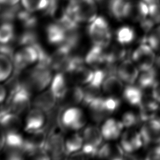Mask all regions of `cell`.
I'll list each match as a JSON object with an SVG mask.
<instances>
[{
	"instance_id": "cell-26",
	"label": "cell",
	"mask_w": 160,
	"mask_h": 160,
	"mask_svg": "<svg viewBox=\"0 0 160 160\" xmlns=\"http://www.w3.org/2000/svg\"><path fill=\"white\" fill-rule=\"evenodd\" d=\"M84 141L86 143L91 144L96 147L99 148L104 139L101 130L95 126L86 127L82 134Z\"/></svg>"
},
{
	"instance_id": "cell-25",
	"label": "cell",
	"mask_w": 160,
	"mask_h": 160,
	"mask_svg": "<svg viewBox=\"0 0 160 160\" xmlns=\"http://www.w3.org/2000/svg\"><path fill=\"white\" fill-rule=\"evenodd\" d=\"M24 141L25 139L18 131H7L6 132L4 147H5L6 151L16 150L22 151Z\"/></svg>"
},
{
	"instance_id": "cell-13",
	"label": "cell",
	"mask_w": 160,
	"mask_h": 160,
	"mask_svg": "<svg viewBox=\"0 0 160 160\" xmlns=\"http://www.w3.org/2000/svg\"><path fill=\"white\" fill-rule=\"evenodd\" d=\"M124 128L121 121L114 118L106 119L101 129L102 137L107 141H113L122 134Z\"/></svg>"
},
{
	"instance_id": "cell-18",
	"label": "cell",
	"mask_w": 160,
	"mask_h": 160,
	"mask_svg": "<svg viewBox=\"0 0 160 160\" xmlns=\"http://www.w3.org/2000/svg\"><path fill=\"white\" fill-rule=\"evenodd\" d=\"M123 99L130 105L138 106L144 96L143 89L138 85L127 84L122 92Z\"/></svg>"
},
{
	"instance_id": "cell-14",
	"label": "cell",
	"mask_w": 160,
	"mask_h": 160,
	"mask_svg": "<svg viewBox=\"0 0 160 160\" xmlns=\"http://www.w3.org/2000/svg\"><path fill=\"white\" fill-rule=\"evenodd\" d=\"M46 32L49 43L54 45H60L64 41L68 31L59 20L56 19L54 22L47 26Z\"/></svg>"
},
{
	"instance_id": "cell-1",
	"label": "cell",
	"mask_w": 160,
	"mask_h": 160,
	"mask_svg": "<svg viewBox=\"0 0 160 160\" xmlns=\"http://www.w3.org/2000/svg\"><path fill=\"white\" fill-rule=\"evenodd\" d=\"M96 0H69L66 14L78 24H89L98 16Z\"/></svg>"
},
{
	"instance_id": "cell-24",
	"label": "cell",
	"mask_w": 160,
	"mask_h": 160,
	"mask_svg": "<svg viewBox=\"0 0 160 160\" xmlns=\"http://www.w3.org/2000/svg\"><path fill=\"white\" fill-rule=\"evenodd\" d=\"M158 77V69L154 66L145 70L141 71L138 78V85L142 89L152 88L156 82Z\"/></svg>"
},
{
	"instance_id": "cell-44",
	"label": "cell",
	"mask_w": 160,
	"mask_h": 160,
	"mask_svg": "<svg viewBox=\"0 0 160 160\" xmlns=\"http://www.w3.org/2000/svg\"><path fill=\"white\" fill-rule=\"evenodd\" d=\"M6 96V90L5 88L0 85V104L3 102Z\"/></svg>"
},
{
	"instance_id": "cell-31",
	"label": "cell",
	"mask_w": 160,
	"mask_h": 160,
	"mask_svg": "<svg viewBox=\"0 0 160 160\" xmlns=\"http://www.w3.org/2000/svg\"><path fill=\"white\" fill-rule=\"evenodd\" d=\"M148 43L154 51L160 52V23L156 24L144 37L141 43Z\"/></svg>"
},
{
	"instance_id": "cell-37",
	"label": "cell",
	"mask_w": 160,
	"mask_h": 160,
	"mask_svg": "<svg viewBox=\"0 0 160 160\" xmlns=\"http://www.w3.org/2000/svg\"><path fill=\"white\" fill-rule=\"evenodd\" d=\"M15 32L12 22H0V42L9 43L14 38Z\"/></svg>"
},
{
	"instance_id": "cell-4",
	"label": "cell",
	"mask_w": 160,
	"mask_h": 160,
	"mask_svg": "<svg viewBox=\"0 0 160 160\" xmlns=\"http://www.w3.org/2000/svg\"><path fill=\"white\" fill-rule=\"evenodd\" d=\"M31 88L26 81H22L16 91L8 98L7 104L15 114L24 112L30 106Z\"/></svg>"
},
{
	"instance_id": "cell-2",
	"label": "cell",
	"mask_w": 160,
	"mask_h": 160,
	"mask_svg": "<svg viewBox=\"0 0 160 160\" xmlns=\"http://www.w3.org/2000/svg\"><path fill=\"white\" fill-rule=\"evenodd\" d=\"M149 6L144 0H122L118 20L141 23L149 17Z\"/></svg>"
},
{
	"instance_id": "cell-46",
	"label": "cell",
	"mask_w": 160,
	"mask_h": 160,
	"mask_svg": "<svg viewBox=\"0 0 160 160\" xmlns=\"http://www.w3.org/2000/svg\"><path fill=\"white\" fill-rule=\"evenodd\" d=\"M158 4L160 6V0H158Z\"/></svg>"
},
{
	"instance_id": "cell-43",
	"label": "cell",
	"mask_w": 160,
	"mask_h": 160,
	"mask_svg": "<svg viewBox=\"0 0 160 160\" xmlns=\"http://www.w3.org/2000/svg\"><path fill=\"white\" fill-rule=\"evenodd\" d=\"M20 1L21 0H0V6L1 8L12 6L19 4Z\"/></svg>"
},
{
	"instance_id": "cell-8",
	"label": "cell",
	"mask_w": 160,
	"mask_h": 160,
	"mask_svg": "<svg viewBox=\"0 0 160 160\" xmlns=\"http://www.w3.org/2000/svg\"><path fill=\"white\" fill-rule=\"evenodd\" d=\"M139 132L144 144L149 145L159 143L160 120L155 118L144 121Z\"/></svg>"
},
{
	"instance_id": "cell-22",
	"label": "cell",
	"mask_w": 160,
	"mask_h": 160,
	"mask_svg": "<svg viewBox=\"0 0 160 160\" xmlns=\"http://www.w3.org/2000/svg\"><path fill=\"white\" fill-rule=\"evenodd\" d=\"M72 50L64 43L59 45L55 52L51 55V67L52 69L59 71L62 64L71 55Z\"/></svg>"
},
{
	"instance_id": "cell-19",
	"label": "cell",
	"mask_w": 160,
	"mask_h": 160,
	"mask_svg": "<svg viewBox=\"0 0 160 160\" xmlns=\"http://www.w3.org/2000/svg\"><path fill=\"white\" fill-rule=\"evenodd\" d=\"M56 98L51 90L44 91L38 95L33 102L34 106L43 111L46 114L55 108Z\"/></svg>"
},
{
	"instance_id": "cell-16",
	"label": "cell",
	"mask_w": 160,
	"mask_h": 160,
	"mask_svg": "<svg viewBox=\"0 0 160 160\" xmlns=\"http://www.w3.org/2000/svg\"><path fill=\"white\" fill-rule=\"evenodd\" d=\"M104 48L93 44L87 52L84 60L86 64L95 68H99L106 62V51Z\"/></svg>"
},
{
	"instance_id": "cell-42",
	"label": "cell",
	"mask_w": 160,
	"mask_h": 160,
	"mask_svg": "<svg viewBox=\"0 0 160 160\" xmlns=\"http://www.w3.org/2000/svg\"><path fill=\"white\" fill-rule=\"evenodd\" d=\"M146 159H160V145L154 147L150 149L147 154Z\"/></svg>"
},
{
	"instance_id": "cell-5",
	"label": "cell",
	"mask_w": 160,
	"mask_h": 160,
	"mask_svg": "<svg viewBox=\"0 0 160 160\" xmlns=\"http://www.w3.org/2000/svg\"><path fill=\"white\" fill-rule=\"evenodd\" d=\"M52 68L46 65L37 63L30 71L26 80L31 89L42 91L52 81Z\"/></svg>"
},
{
	"instance_id": "cell-33",
	"label": "cell",
	"mask_w": 160,
	"mask_h": 160,
	"mask_svg": "<svg viewBox=\"0 0 160 160\" xmlns=\"http://www.w3.org/2000/svg\"><path fill=\"white\" fill-rule=\"evenodd\" d=\"M70 74L72 79L77 83L80 84H88L91 82L93 77L94 71L83 66Z\"/></svg>"
},
{
	"instance_id": "cell-20",
	"label": "cell",
	"mask_w": 160,
	"mask_h": 160,
	"mask_svg": "<svg viewBox=\"0 0 160 160\" xmlns=\"http://www.w3.org/2000/svg\"><path fill=\"white\" fill-rule=\"evenodd\" d=\"M102 91L108 96H117L122 92L124 89L123 82L117 75L107 76L102 84Z\"/></svg>"
},
{
	"instance_id": "cell-17",
	"label": "cell",
	"mask_w": 160,
	"mask_h": 160,
	"mask_svg": "<svg viewBox=\"0 0 160 160\" xmlns=\"http://www.w3.org/2000/svg\"><path fill=\"white\" fill-rule=\"evenodd\" d=\"M124 152L119 144L106 143L101 144L99 148L96 156L100 158L119 160L124 158Z\"/></svg>"
},
{
	"instance_id": "cell-45",
	"label": "cell",
	"mask_w": 160,
	"mask_h": 160,
	"mask_svg": "<svg viewBox=\"0 0 160 160\" xmlns=\"http://www.w3.org/2000/svg\"><path fill=\"white\" fill-rule=\"evenodd\" d=\"M155 64L156 69L159 71H160V56L156 58V61H155Z\"/></svg>"
},
{
	"instance_id": "cell-21",
	"label": "cell",
	"mask_w": 160,
	"mask_h": 160,
	"mask_svg": "<svg viewBox=\"0 0 160 160\" xmlns=\"http://www.w3.org/2000/svg\"><path fill=\"white\" fill-rule=\"evenodd\" d=\"M67 81L64 73L59 72L52 79L50 90L57 99L61 100L68 91Z\"/></svg>"
},
{
	"instance_id": "cell-10",
	"label": "cell",
	"mask_w": 160,
	"mask_h": 160,
	"mask_svg": "<svg viewBox=\"0 0 160 160\" xmlns=\"http://www.w3.org/2000/svg\"><path fill=\"white\" fill-rule=\"evenodd\" d=\"M65 141L62 134L54 128L50 131L46 142V148L52 158L59 159L65 154Z\"/></svg>"
},
{
	"instance_id": "cell-35",
	"label": "cell",
	"mask_w": 160,
	"mask_h": 160,
	"mask_svg": "<svg viewBox=\"0 0 160 160\" xmlns=\"http://www.w3.org/2000/svg\"><path fill=\"white\" fill-rule=\"evenodd\" d=\"M12 72V60L8 56L0 54V82L8 79Z\"/></svg>"
},
{
	"instance_id": "cell-12",
	"label": "cell",
	"mask_w": 160,
	"mask_h": 160,
	"mask_svg": "<svg viewBox=\"0 0 160 160\" xmlns=\"http://www.w3.org/2000/svg\"><path fill=\"white\" fill-rule=\"evenodd\" d=\"M44 113L38 108L32 109L26 117L24 130L31 134L44 127L46 122Z\"/></svg>"
},
{
	"instance_id": "cell-3",
	"label": "cell",
	"mask_w": 160,
	"mask_h": 160,
	"mask_svg": "<svg viewBox=\"0 0 160 160\" xmlns=\"http://www.w3.org/2000/svg\"><path fill=\"white\" fill-rule=\"evenodd\" d=\"M88 33L93 44L106 48L110 44L112 34L108 21L102 16H98L89 23Z\"/></svg>"
},
{
	"instance_id": "cell-27",
	"label": "cell",
	"mask_w": 160,
	"mask_h": 160,
	"mask_svg": "<svg viewBox=\"0 0 160 160\" xmlns=\"http://www.w3.org/2000/svg\"><path fill=\"white\" fill-rule=\"evenodd\" d=\"M21 120L18 114L9 111L0 119V126L7 131H18L21 126Z\"/></svg>"
},
{
	"instance_id": "cell-9",
	"label": "cell",
	"mask_w": 160,
	"mask_h": 160,
	"mask_svg": "<svg viewBox=\"0 0 160 160\" xmlns=\"http://www.w3.org/2000/svg\"><path fill=\"white\" fill-rule=\"evenodd\" d=\"M143 141L140 132L129 128L124 131L121 135L120 145L123 151L127 154H131L141 148Z\"/></svg>"
},
{
	"instance_id": "cell-15",
	"label": "cell",
	"mask_w": 160,
	"mask_h": 160,
	"mask_svg": "<svg viewBox=\"0 0 160 160\" xmlns=\"http://www.w3.org/2000/svg\"><path fill=\"white\" fill-rule=\"evenodd\" d=\"M159 102L152 96H144L142 101L138 106L139 114L142 122L156 118L158 111Z\"/></svg>"
},
{
	"instance_id": "cell-41",
	"label": "cell",
	"mask_w": 160,
	"mask_h": 160,
	"mask_svg": "<svg viewBox=\"0 0 160 160\" xmlns=\"http://www.w3.org/2000/svg\"><path fill=\"white\" fill-rule=\"evenodd\" d=\"M152 98L159 103H160V80H157L152 87Z\"/></svg>"
},
{
	"instance_id": "cell-30",
	"label": "cell",
	"mask_w": 160,
	"mask_h": 160,
	"mask_svg": "<svg viewBox=\"0 0 160 160\" xmlns=\"http://www.w3.org/2000/svg\"><path fill=\"white\" fill-rule=\"evenodd\" d=\"M16 20L19 21L23 27L27 29H35L38 22L35 13L26 10L22 6L18 14Z\"/></svg>"
},
{
	"instance_id": "cell-23",
	"label": "cell",
	"mask_w": 160,
	"mask_h": 160,
	"mask_svg": "<svg viewBox=\"0 0 160 160\" xmlns=\"http://www.w3.org/2000/svg\"><path fill=\"white\" fill-rule=\"evenodd\" d=\"M69 2V0H48L47 8L42 13L49 17L58 18L66 13Z\"/></svg>"
},
{
	"instance_id": "cell-29",
	"label": "cell",
	"mask_w": 160,
	"mask_h": 160,
	"mask_svg": "<svg viewBox=\"0 0 160 160\" xmlns=\"http://www.w3.org/2000/svg\"><path fill=\"white\" fill-rule=\"evenodd\" d=\"M116 39L118 44L122 46L130 44L136 38V32L129 26H122L116 31Z\"/></svg>"
},
{
	"instance_id": "cell-6",
	"label": "cell",
	"mask_w": 160,
	"mask_h": 160,
	"mask_svg": "<svg viewBox=\"0 0 160 160\" xmlns=\"http://www.w3.org/2000/svg\"><path fill=\"white\" fill-rule=\"evenodd\" d=\"M154 49L148 43L140 44L132 52V61L139 71L149 69L154 66L156 61V55Z\"/></svg>"
},
{
	"instance_id": "cell-32",
	"label": "cell",
	"mask_w": 160,
	"mask_h": 160,
	"mask_svg": "<svg viewBox=\"0 0 160 160\" xmlns=\"http://www.w3.org/2000/svg\"><path fill=\"white\" fill-rule=\"evenodd\" d=\"M83 141L84 139L82 136L78 134L72 135L65 141V154L71 155L80 151L84 144Z\"/></svg>"
},
{
	"instance_id": "cell-7",
	"label": "cell",
	"mask_w": 160,
	"mask_h": 160,
	"mask_svg": "<svg viewBox=\"0 0 160 160\" xmlns=\"http://www.w3.org/2000/svg\"><path fill=\"white\" fill-rule=\"evenodd\" d=\"M59 120L62 126L72 130L81 129L86 124V119L81 109L73 106L65 109L60 115Z\"/></svg>"
},
{
	"instance_id": "cell-36",
	"label": "cell",
	"mask_w": 160,
	"mask_h": 160,
	"mask_svg": "<svg viewBox=\"0 0 160 160\" xmlns=\"http://www.w3.org/2000/svg\"><path fill=\"white\" fill-rule=\"evenodd\" d=\"M19 45L22 46L34 45L38 42V36L35 29H27L23 31L17 39Z\"/></svg>"
},
{
	"instance_id": "cell-39",
	"label": "cell",
	"mask_w": 160,
	"mask_h": 160,
	"mask_svg": "<svg viewBox=\"0 0 160 160\" xmlns=\"http://www.w3.org/2000/svg\"><path fill=\"white\" fill-rule=\"evenodd\" d=\"M20 52L28 65L38 61V54L34 45L24 46Z\"/></svg>"
},
{
	"instance_id": "cell-11",
	"label": "cell",
	"mask_w": 160,
	"mask_h": 160,
	"mask_svg": "<svg viewBox=\"0 0 160 160\" xmlns=\"http://www.w3.org/2000/svg\"><path fill=\"white\" fill-rule=\"evenodd\" d=\"M139 70L132 61L126 59L118 66L117 76L127 84H134L139 74Z\"/></svg>"
},
{
	"instance_id": "cell-38",
	"label": "cell",
	"mask_w": 160,
	"mask_h": 160,
	"mask_svg": "<svg viewBox=\"0 0 160 160\" xmlns=\"http://www.w3.org/2000/svg\"><path fill=\"white\" fill-rule=\"evenodd\" d=\"M121 121L124 127L129 129L138 126L142 121L139 113L136 114L133 111H127L122 115Z\"/></svg>"
},
{
	"instance_id": "cell-28",
	"label": "cell",
	"mask_w": 160,
	"mask_h": 160,
	"mask_svg": "<svg viewBox=\"0 0 160 160\" xmlns=\"http://www.w3.org/2000/svg\"><path fill=\"white\" fill-rule=\"evenodd\" d=\"M84 98V88L81 86H76L71 89H68V91L64 97L60 100L62 104L61 108L64 109L65 105L76 104L82 102Z\"/></svg>"
},
{
	"instance_id": "cell-34",
	"label": "cell",
	"mask_w": 160,
	"mask_h": 160,
	"mask_svg": "<svg viewBox=\"0 0 160 160\" xmlns=\"http://www.w3.org/2000/svg\"><path fill=\"white\" fill-rule=\"evenodd\" d=\"M20 4L26 10L32 12H43L48 4V0H21Z\"/></svg>"
},
{
	"instance_id": "cell-40",
	"label": "cell",
	"mask_w": 160,
	"mask_h": 160,
	"mask_svg": "<svg viewBox=\"0 0 160 160\" xmlns=\"http://www.w3.org/2000/svg\"><path fill=\"white\" fill-rule=\"evenodd\" d=\"M14 53L12 46L9 43L0 42V54L8 56L12 60Z\"/></svg>"
}]
</instances>
